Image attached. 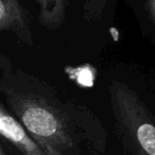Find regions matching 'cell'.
<instances>
[{"mask_svg":"<svg viewBox=\"0 0 155 155\" xmlns=\"http://www.w3.org/2000/svg\"><path fill=\"white\" fill-rule=\"evenodd\" d=\"M88 1H89V0H88Z\"/></svg>","mask_w":155,"mask_h":155,"instance_id":"obj_8","label":"cell"},{"mask_svg":"<svg viewBox=\"0 0 155 155\" xmlns=\"http://www.w3.org/2000/svg\"><path fill=\"white\" fill-rule=\"evenodd\" d=\"M143 3L149 19L153 25H155V0H143Z\"/></svg>","mask_w":155,"mask_h":155,"instance_id":"obj_6","label":"cell"},{"mask_svg":"<svg viewBox=\"0 0 155 155\" xmlns=\"http://www.w3.org/2000/svg\"><path fill=\"white\" fill-rule=\"evenodd\" d=\"M38 5V21L48 30L60 28L66 18L70 0H35Z\"/></svg>","mask_w":155,"mask_h":155,"instance_id":"obj_5","label":"cell"},{"mask_svg":"<svg viewBox=\"0 0 155 155\" xmlns=\"http://www.w3.org/2000/svg\"><path fill=\"white\" fill-rule=\"evenodd\" d=\"M0 91L11 113L48 155L103 153L106 133L94 113L62 98L38 78L13 68L2 55Z\"/></svg>","mask_w":155,"mask_h":155,"instance_id":"obj_1","label":"cell"},{"mask_svg":"<svg viewBox=\"0 0 155 155\" xmlns=\"http://www.w3.org/2000/svg\"><path fill=\"white\" fill-rule=\"evenodd\" d=\"M116 129L131 155H155V118L129 85L114 81L110 87Z\"/></svg>","mask_w":155,"mask_h":155,"instance_id":"obj_2","label":"cell"},{"mask_svg":"<svg viewBox=\"0 0 155 155\" xmlns=\"http://www.w3.org/2000/svg\"><path fill=\"white\" fill-rule=\"evenodd\" d=\"M0 134L20 155H48L3 103L0 104Z\"/></svg>","mask_w":155,"mask_h":155,"instance_id":"obj_3","label":"cell"},{"mask_svg":"<svg viewBox=\"0 0 155 155\" xmlns=\"http://www.w3.org/2000/svg\"><path fill=\"white\" fill-rule=\"evenodd\" d=\"M0 155H9V153H8V151L5 150V148L3 144L0 146Z\"/></svg>","mask_w":155,"mask_h":155,"instance_id":"obj_7","label":"cell"},{"mask_svg":"<svg viewBox=\"0 0 155 155\" xmlns=\"http://www.w3.org/2000/svg\"><path fill=\"white\" fill-rule=\"evenodd\" d=\"M0 31L12 33L28 46L33 45L28 12L19 0H0Z\"/></svg>","mask_w":155,"mask_h":155,"instance_id":"obj_4","label":"cell"}]
</instances>
